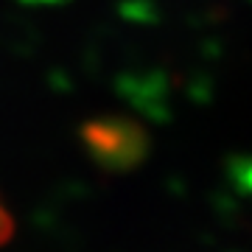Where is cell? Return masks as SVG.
Returning <instances> with one entry per match:
<instances>
[{
    "mask_svg": "<svg viewBox=\"0 0 252 252\" xmlns=\"http://www.w3.org/2000/svg\"><path fill=\"white\" fill-rule=\"evenodd\" d=\"M11 235H14V216L9 213V207L3 205V199H0V247L9 244Z\"/></svg>",
    "mask_w": 252,
    "mask_h": 252,
    "instance_id": "7a4b0ae2",
    "label": "cell"
},
{
    "mask_svg": "<svg viewBox=\"0 0 252 252\" xmlns=\"http://www.w3.org/2000/svg\"><path fill=\"white\" fill-rule=\"evenodd\" d=\"M81 140L90 157L107 171H132L149 152L146 129L121 115L93 118L81 126Z\"/></svg>",
    "mask_w": 252,
    "mask_h": 252,
    "instance_id": "6da1fadb",
    "label": "cell"
},
{
    "mask_svg": "<svg viewBox=\"0 0 252 252\" xmlns=\"http://www.w3.org/2000/svg\"><path fill=\"white\" fill-rule=\"evenodd\" d=\"M23 3H59V0H23Z\"/></svg>",
    "mask_w": 252,
    "mask_h": 252,
    "instance_id": "3957f363",
    "label": "cell"
}]
</instances>
